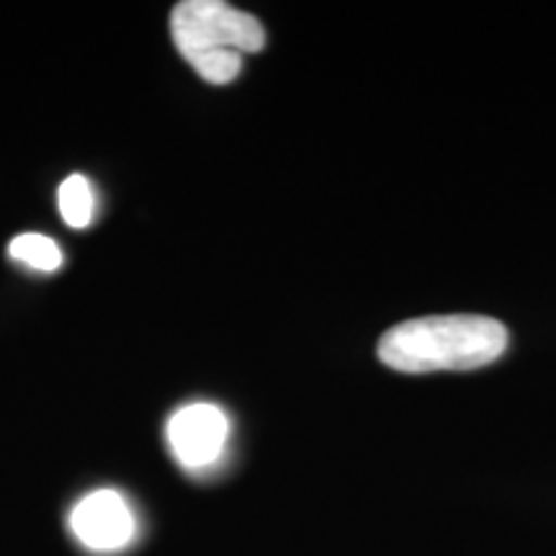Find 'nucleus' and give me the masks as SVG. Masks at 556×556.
<instances>
[{"label": "nucleus", "instance_id": "423d86ee", "mask_svg": "<svg viewBox=\"0 0 556 556\" xmlns=\"http://www.w3.org/2000/svg\"><path fill=\"white\" fill-rule=\"evenodd\" d=\"M58 206L67 227H88L90 219H93V189H90L88 178L75 173V176L62 180L58 191Z\"/></svg>", "mask_w": 556, "mask_h": 556}, {"label": "nucleus", "instance_id": "f257e3e1", "mask_svg": "<svg viewBox=\"0 0 556 556\" xmlns=\"http://www.w3.org/2000/svg\"><path fill=\"white\" fill-rule=\"evenodd\" d=\"M507 330L484 315H433L394 325L379 340V361L402 374L471 371L495 364Z\"/></svg>", "mask_w": 556, "mask_h": 556}, {"label": "nucleus", "instance_id": "39448f33", "mask_svg": "<svg viewBox=\"0 0 556 556\" xmlns=\"http://www.w3.org/2000/svg\"><path fill=\"white\" fill-rule=\"evenodd\" d=\"M9 253L13 261L24 263V266H29L34 270H41V274H54V270L62 268V250L58 242L47 238V235H16V238L11 240Z\"/></svg>", "mask_w": 556, "mask_h": 556}, {"label": "nucleus", "instance_id": "20e7f679", "mask_svg": "<svg viewBox=\"0 0 556 556\" xmlns=\"http://www.w3.org/2000/svg\"><path fill=\"white\" fill-rule=\"evenodd\" d=\"M70 531L88 552L114 554L131 544L137 533V520L122 492L96 490L73 507Z\"/></svg>", "mask_w": 556, "mask_h": 556}, {"label": "nucleus", "instance_id": "7ed1b4c3", "mask_svg": "<svg viewBox=\"0 0 556 556\" xmlns=\"http://www.w3.org/2000/svg\"><path fill=\"white\" fill-rule=\"evenodd\" d=\"M176 462L189 471L217 467L227 451L229 417L212 402H193L180 407L165 428Z\"/></svg>", "mask_w": 556, "mask_h": 556}, {"label": "nucleus", "instance_id": "f03ea898", "mask_svg": "<svg viewBox=\"0 0 556 556\" xmlns=\"http://www.w3.org/2000/svg\"><path fill=\"white\" fill-rule=\"evenodd\" d=\"M170 34L189 65L212 86L232 83L242 54L266 47V29L250 13L222 0H184L170 13Z\"/></svg>", "mask_w": 556, "mask_h": 556}]
</instances>
